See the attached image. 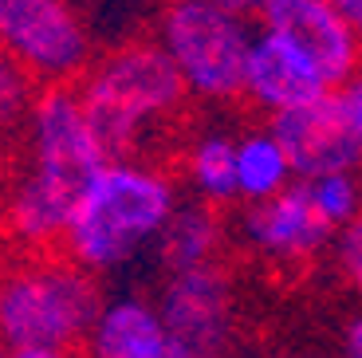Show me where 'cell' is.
Instances as JSON below:
<instances>
[{
  "label": "cell",
  "instance_id": "cell-3",
  "mask_svg": "<svg viewBox=\"0 0 362 358\" xmlns=\"http://www.w3.org/2000/svg\"><path fill=\"white\" fill-rule=\"evenodd\" d=\"M103 311L99 284L71 260L0 268V342L8 350H71Z\"/></svg>",
  "mask_w": 362,
  "mask_h": 358
},
{
  "label": "cell",
  "instance_id": "cell-20",
  "mask_svg": "<svg viewBox=\"0 0 362 358\" xmlns=\"http://www.w3.org/2000/svg\"><path fill=\"white\" fill-rule=\"evenodd\" d=\"M343 107H346V118H351V126H354V138H358V146H362V71L346 83Z\"/></svg>",
  "mask_w": 362,
  "mask_h": 358
},
{
  "label": "cell",
  "instance_id": "cell-8",
  "mask_svg": "<svg viewBox=\"0 0 362 358\" xmlns=\"http://www.w3.org/2000/svg\"><path fill=\"white\" fill-rule=\"evenodd\" d=\"M260 24L308 55L327 87H346L358 75L362 36L331 8V0H264Z\"/></svg>",
  "mask_w": 362,
  "mask_h": 358
},
{
  "label": "cell",
  "instance_id": "cell-17",
  "mask_svg": "<svg viewBox=\"0 0 362 358\" xmlns=\"http://www.w3.org/2000/svg\"><path fill=\"white\" fill-rule=\"evenodd\" d=\"M315 201L319 216H323L331 229H351L362 216V181L358 173H331V178L319 181H303Z\"/></svg>",
  "mask_w": 362,
  "mask_h": 358
},
{
  "label": "cell",
  "instance_id": "cell-14",
  "mask_svg": "<svg viewBox=\"0 0 362 358\" xmlns=\"http://www.w3.org/2000/svg\"><path fill=\"white\" fill-rule=\"evenodd\" d=\"M221 244V221L209 205H177V213L170 216L165 233L158 236L154 252L162 260V268L170 276L177 272H193L213 264Z\"/></svg>",
  "mask_w": 362,
  "mask_h": 358
},
{
  "label": "cell",
  "instance_id": "cell-18",
  "mask_svg": "<svg viewBox=\"0 0 362 358\" xmlns=\"http://www.w3.org/2000/svg\"><path fill=\"white\" fill-rule=\"evenodd\" d=\"M32 99H36L32 75L0 47V126H8V122H16L20 115H28V110H32Z\"/></svg>",
  "mask_w": 362,
  "mask_h": 358
},
{
  "label": "cell",
  "instance_id": "cell-13",
  "mask_svg": "<svg viewBox=\"0 0 362 358\" xmlns=\"http://www.w3.org/2000/svg\"><path fill=\"white\" fill-rule=\"evenodd\" d=\"M75 205L79 197L40 178L36 170H28L4 201V229L24 248H52V244H64Z\"/></svg>",
  "mask_w": 362,
  "mask_h": 358
},
{
  "label": "cell",
  "instance_id": "cell-5",
  "mask_svg": "<svg viewBox=\"0 0 362 358\" xmlns=\"http://www.w3.org/2000/svg\"><path fill=\"white\" fill-rule=\"evenodd\" d=\"M28 146H32L28 170L55 181L71 197H83V189L110 166V154L103 150L87 118L83 95L67 83L36 91L28 110Z\"/></svg>",
  "mask_w": 362,
  "mask_h": 358
},
{
  "label": "cell",
  "instance_id": "cell-21",
  "mask_svg": "<svg viewBox=\"0 0 362 358\" xmlns=\"http://www.w3.org/2000/svg\"><path fill=\"white\" fill-rule=\"evenodd\" d=\"M343 358H362V315L343 327Z\"/></svg>",
  "mask_w": 362,
  "mask_h": 358
},
{
  "label": "cell",
  "instance_id": "cell-15",
  "mask_svg": "<svg viewBox=\"0 0 362 358\" xmlns=\"http://www.w3.org/2000/svg\"><path fill=\"white\" fill-rule=\"evenodd\" d=\"M291 161L272 130H248L236 138V197L248 205L280 197L291 185Z\"/></svg>",
  "mask_w": 362,
  "mask_h": 358
},
{
  "label": "cell",
  "instance_id": "cell-19",
  "mask_svg": "<svg viewBox=\"0 0 362 358\" xmlns=\"http://www.w3.org/2000/svg\"><path fill=\"white\" fill-rule=\"evenodd\" d=\"M339 264H343L346 279L358 287V296H362V216L351 229L339 233Z\"/></svg>",
  "mask_w": 362,
  "mask_h": 358
},
{
  "label": "cell",
  "instance_id": "cell-16",
  "mask_svg": "<svg viewBox=\"0 0 362 358\" xmlns=\"http://www.w3.org/2000/svg\"><path fill=\"white\" fill-rule=\"evenodd\" d=\"M189 181L205 201H233L236 197V142L221 130L201 134L185 158Z\"/></svg>",
  "mask_w": 362,
  "mask_h": 358
},
{
  "label": "cell",
  "instance_id": "cell-23",
  "mask_svg": "<svg viewBox=\"0 0 362 358\" xmlns=\"http://www.w3.org/2000/svg\"><path fill=\"white\" fill-rule=\"evenodd\" d=\"M8 358H75L71 350H8Z\"/></svg>",
  "mask_w": 362,
  "mask_h": 358
},
{
  "label": "cell",
  "instance_id": "cell-24",
  "mask_svg": "<svg viewBox=\"0 0 362 358\" xmlns=\"http://www.w3.org/2000/svg\"><path fill=\"white\" fill-rule=\"evenodd\" d=\"M217 4H225V8L240 12V16H248V12H260L264 0H217Z\"/></svg>",
  "mask_w": 362,
  "mask_h": 358
},
{
  "label": "cell",
  "instance_id": "cell-6",
  "mask_svg": "<svg viewBox=\"0 0 362 358\" xmlns=\"http://www.w3.org/2000/svg\"><path fill=\"white\" fill-rule=\"evenodd\" d=\"M0 47L47 87L87 71L90 59V36L67 0H0Z\"/></svg>",
  "mask_w": 362,
  "mask_h": 358
},
{
  "label": "cell",
  "instance_id": "cell-2",
  "mask_svg": "<svg viewBox=\"0 0 362 358\" xmlns=\"http://www.w3.org/2000/svg\"><path fill=\"white\" fill-rule=\"evenodd\" d=\"M79 95L110 161H130L165 118L177 115L189 87L162 44H127L90 67Z\"/></svg>",
  "mask_w": 362,
  "mask_h": 358
},
{
  "label": "cell",
  "instance_id": "cell-22",
  "mask_svg": "<svg viewBox=\"0 0 362 358\" xmlns=\"http://www.w3.org/2000/svg\"><path fill=\"white\" fill-rule=\"evenodd\" d=\"M331 8H335L339 16H343L346 24L362 36V0H331Z\"/></svg>",
  "mask_w": 362,
  "mask_h": 358
},
{
  "label": "cell",
  "instance_id": "cell-1",
  "mask_svg": "<svg viewBox=\"0 0 362 358\" xmlns=\"http://www.w3.org/2000/svg\"><path fill=\"white\" fill-rule=\"evenodd\" d=\"M177 213L173 181L146 161H110L83 189L67 224L64 248L83 272H118L154 248Z\"/></svg>",
  "mask_w": 362,
  "mask_h": 358
},
{
  "label": "cell",
  "instance_id": "cell-9",
  "mask_svg": "<svg viewBox=\"0 0 362 358\" xmlns=\"http://www.w3.org/2000/svg\"><path fill=\"white\" fill-rule=\"evenodd\" d=\"M280 138L299 181H319L331 173H354L362 161V146L346 118L343 95H323L299 110L276 115L268 126Z\"/></svg>",
  "mask_w": 362,
  "mask_h": 358
},
{
  "label": "cell",
  "instance_id": "cell-11",
  "mask_svg": "<svg viewBox=\"0 0 362 358\" xmlns=\"http://www.w3.org/2000/svg\"><path fill=\"white\" fill-rule=\"evenodd\" d=\"M245 95L260 110H268L272 118L299 110L308 103L331 95V87L323 83V75L315 71V63L303 52L288 44V40L272 36V32H256L252 55H248V71H245Z\"/></svg>",
  "mask_w": 362,
  "mask_h": 358
},
{
  "label": "cell",
  "instance_id": "cell-4",
  "mask_svg": "<svg viewBox=\"0 0 362 358\" xmlns=\"http://www.w3.org/2000/svg\"><path fill=\"white\" fill-rule=\"evenodd\" d=\"M252 28L217 0H170L162 12V47L201 99L245 95Z\"/></svg>",
  "mask_w": 362,
  "mask_h": 358
},
{
  "label": "cell",
  "instance_id": "cell-7",
  "mask_svg": "<svg viewBox=\"0 0 362 358\" xmlns=\"http://www.w3.org/2000/svg\"><path fill=\"white\" fill-rule=\"evenodd\" d=\"M158 315L173 358H221L233 339V287L217 264L165 276Z\"/></svg>",
  "mask_w": 362,
  "mask_h": 358
},
{
  "label": "cell",
  "instance_id": "cell-12",
  "mask_svg": "<svg viewBox=\"0 0 362 358\" xmlns=\"http://www.w3.org/2000/svg\"><path fill=\"white\" fill-rule=\"evenodd\" d=\"M83 358H173L158 304L138 296L103 304L95 327L83 339Z\"/></svg>",
  "mask_w": 362,
  "mask_h": 358
},
{
  "label": "cell",
  "instance_id": "cell-10",
  "mask_svg": "<svg viewBox=\"0 0 362 358\" xmlns=\"http://www.w3.org/2000/svg\"><path fill=\"white\" fill-rule=\"evenodd\" d=\"M240 233L256 252L272 260H303L323 248L335 229L319 216L308 185L291 181L280 197L248 205V213L240 216Z\"/></svg>",
  "mask_w": 362,
  "mask_h": 358
},
{
  "label": "cell",
  "instance_id": "cell-25",
  "mask_svg": "<svg viewBox=\"0 0 362 358\" xmlns=\"http://www.w3.org/2000/svg\"><path fill=\"white\" fill-rule=\"evenodd\" d=\"M0 358H8V347H4V342H0Z\"/></svg>",
  "mask_w": 362,
  "mask_h": 358
}]
</instances>
